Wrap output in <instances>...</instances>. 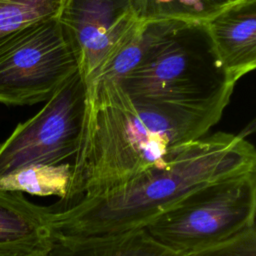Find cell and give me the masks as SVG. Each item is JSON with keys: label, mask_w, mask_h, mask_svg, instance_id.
Instances as JSON below:
<instances>
[{"label": "cell", "mask_w": 256, "mask_h": 256, "mask_svg": "<svg viewBox=\"0 0 256 256\" xmlns=\"http://www.w3.org/2000/svg\"><path fill=\"white\" fill-rule=\"evenodd\" d=\"M221 116L135 101L115 80L91 83L68 189L51 205L64 207L99 195L163 166L183 145L206 135Z\"/></svg>", "instance_id": "cell-1"}, {"label": "cell", "mask_w": 256, "mask_h": 256, "mask_svg": "<svg viewBox=\"0 0 256 256\" xmlns=\"http://www.w3.org/2000/svg\"><path fill=\"white\" fill-rule=\"evenodd\" d=\"M256 172V150L242 134L216 132L183 145L163 166L64 207L45 206L51 239L117 235L144 228L194 191Z\"/></svg>", "instance_id": "cell-2"}, {"label": "cell", "mask_w": 256, "mask_h": 256, "mask_svg": "<svg viewBox=\"0 0 256 256\" xmlns=\"http://www.w3.org/2000/svg\"><path fill=\"white\" fill-rule=\"evenodd\" d=\"M119 82L135 101L223 113L236 82L219 61L205 23L145 24L136 65Z\"/></svg>", "instance_id": "cell-3"}, {"label": "cell", "mask_w": 256, "mask_h": 256, "mask_svg": "<svg viewBox=\"0 0 256 256\" xmlns=\"http://www.w3.org/2000/svg\"><path fill=\"white\" fill-rule=\"evenodd\" d=\"M256 172L200 188L152 219L144 229L176 252L193 253L255 225Z\"/></svg>", "instance_id": "cell-4"}, {"label": "cell", "mask_w": 256, "mask_h": 256, "mask_svg": "<svg viewBox=\"0 0 256 256\" xmlns=\"http://www.w3.org/2000/svg\"><path fill=\"white\" fill-rule=\"evenodd\" d=\"M78 64L58 17L29 24L0 41V103L47 101Z\"/></svg>", "instance_id": "cell-5"}, {"label": "cell", "mask_w": 256, "mask_h": 256, "mask_svg": "<svg viewBox=\"0 0 256 256\" xmlns=\"http://www.w3.org/2000/svg\"><path fill=\"white\" fill-rule=\"evenodd\" d=\"M86 84L79 73L64 82L42 109L19 123L0 144V178L31 165L68 162L78 149Z\"/></svg>", "instance_id": "cell-6"}, {"label": "cell", "mask_w": 256, "mask_h": 256, "mask_svg": "<svg viewBox=\"0 0 256 256\" xmlns=\"http://www.w3.org/2000/svg\"><path fill=\"white\" fill-rule=\"evenodd\" d=\"M58 20L86 87L144 29L131 0H63Z\"/></svg>", "instance_id": "cell-7"}, {"label": "cell", "mask_w": 256, "mask_h": 256, "mask_svg": "<svg viewBox=\"0 0 256 256\" xmlns=\"http://www.w3.org/2000/svg\"><path fill=\"white\" fill-rule=\"evenodd\" d=\"M217 57L237 81L256 67V0H235L205 23Z\"/></svg>", "instance_id": "cell-8"}, {"label": "cell", "mask_w": 256, "mask_h": 256, "mask_svg": "<svg viewBox=\"0 0 256 256\" xmlns=\"http://www.w3.org/2000/svg\"><path fill=\"white\" fill-rule=\"evenodd\" d=\"M51 243L45 206L21 192L0 190V249L47 248Z\"/></svg>", "instance_id": "cell-9"}, {"label": "cell", "mask_w": 256, "mask_h": 256, "mask_svg": "<svg viewBox=\"0 0 256 256\" xmlns=\"http://www.w3.org/2000/svg\"><path fill=\"white\" fill-rule=\"evenodd\" d=\"M46 256H190L156 242L144 228L82 239H51Z\"/></svg>", "instance_id": "cell-10"}, {"label": "cell", "mask_w": 256, "mask_h": 256, "mask_svg": "<svg viewBox=\"0 0 256 256\" xmlns=\"http://www.w3.org/2000/svg\"><path fill=\"white\" fill-rule=\"evenodd\" d=\"M70 179V162L57 165H31L0 178V190L63 199Z\"/></svg>", "instance_id": "cell-11"}, {"label": "cell", "mask_w": 256, "mask_h": 256, "mask_svg": "<svg viewBox=\"0 0 256 256\" xmlns=\"http://www.w3.org/2000/svg\"><path fill=\"white\" fill-rule=\"evenodd\" d=\"M137 17L145 22L187 21L206 23L230 0H131Z\"/></svg>", "instance_id": "cell-12"}, {"label": "cell", "mask_w": 256, "mask_h": 256, "mask_svg": "<svg viewBox=\"0 0 256 256\" xmlns=\"http://www.w3.org/2000/svg\"><path fill=\"white\" fill-rule=\"evenodd\" d=\"M63 0H0V41L15 31L59 15Z\"/></svg>", "instance_id": "cell-13"}, {"label": "cell", "mask_w": 256, "mask_h": 256, "mask_svg": "<svg viewBox=\"0 0 256 256\" xmlns=\"http://www.w3.org/2000/svg\"><path fill=\"white\" fill-rule=\"evenodd\" d=\"M190 256H256V225L224 242L193 252Z\"/></svg>", "instance_id": "cell-14"}, {"label": "cell", "mask_w": 256, "mask_h": 256, "mask_svg": "<svg viewBox=\"0 0 256 256\" xmlns=\"http://www.w3.org/2000/svg\"><path fill=\"white\" fill-rule=\"evenodd\" d=\"M50 246L47 247V248H9V249H0V256H46Z\"/></svg>", "instance_id": "cell-15"}, {"label": "cell", "mask_w": 256, "mask_h": 256, "mask_svg": "<svg viewBox=\"0 0 256 256\" xmlns=\"http://www.w3.org/2000/svg\"><path fill=\"white\" fill-rule=\"evenodd\" d=\"M230 1H231V2H232V1H235V0H230Z\"/></svg>", "instance_id": "cell-16"}]
</instances>
